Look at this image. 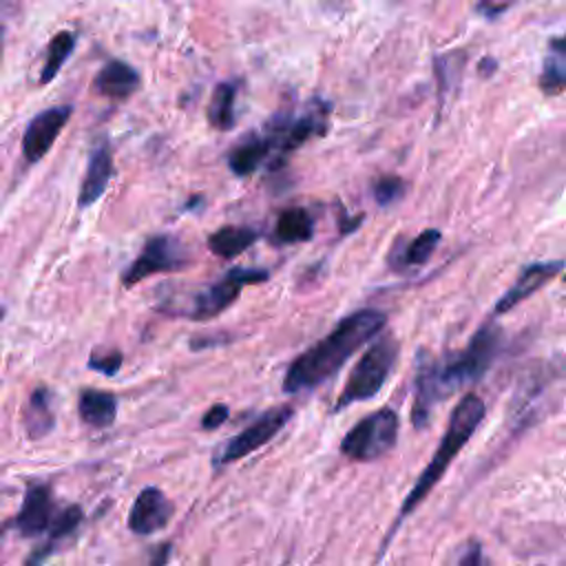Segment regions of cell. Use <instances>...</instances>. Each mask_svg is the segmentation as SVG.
Segmentation results:
<instances>
[{"instance_id":"8fae6325","label":"cell","mask_w":566,"mask_h":566,"mask_svg":"<svg viewBox=\"0 0 566 566\" xmlns=\"http://www.w3.org/2000/svg\"><path fill=\"white\" fill-rule=\"evenodd\" d=\"M175 513L172 502L168 495L157 486H146L137 493L130 513H128V528L135 535H153L168 526Z\"/></svg>"},{"instance_id":"f1b7e54d","label":"cell","mask_w":566,"mask_h":566,"mask_svg":"<svg viewBox=\"0 0 566 566\" xmlns=\"http://www.w3.org/2000/svg\"><path fill=\"white\" fill-rule=\"evenodd\" d=\"M458 566H484V555L480 542H469L458 559Z\"/></svg>"},{"instance_id":"52a82bcc","label":"cell","mask_w":566,"mask_h":566,"mask_svg":"<svg viewBox=\"0 0 566 566\" xmlns=\"http://www.w3.org/2000/svg\"><path fill=\"white\" fill-rule=\"evenodd\" d=\"M294 409L290 405H281V407H272L268 411H263L261 416H256L245 429H241L239 433H234L214 455V464L217 467H226L232 464L250 453H254L256 449L265 447L292 418Z\"/></svg>"},{"instance_id":"4316f807","label":"cell","mask_w":566,"mask_h":566,"mask_svg":"<svg viewBox=\"0 0 566 566\" xmlns=\"http://www.w3.org/2000/svg\"><path fill=\"white\" fill-rule=\"evenodd\" d=\"M405 192V181L398 177H382L374 184V197L380 206H389L398 201Z\"/></svg>"},{"instance_id":"4fadbf2b","label":"cell","mask_w":566,"mask_h":566,"mask_svg":"<svg viewBox=\"0 0 566 566\" xmlns=\"http://www.w3.org/2000/svg\"><path fill=\"white\" fill-rule=\"evenodd\" d=\"M564 268V261H537L522 270L517 281L502 294V298L495 303L493 312L504 314L513 310L517 303L528 298L533 292H537L544 283H548L553 276H557Z\"/></svg>"},{"instance_id":"3957f363","label":"cell","mask_w":566,"mask_h":566,"mask_svg":"<svg viewBox=\"0 0 566 566\" xmlns=\"http://www.w3.org/2000/svg\"><path fill=\"white\" fill-rule=\"evenodd\" d=\"M484 416H486V407L478 394H464L460 398V402L453 407V411L449 416L447 429H444L429 464L420 471L413 486L407 491L405 502L398 511V522L405 520L407 515H411L429 497L433 486L442 480V475L451 467L453 458L467 447L471 436L480 429Z\"/></svg>"},{"instance_id":"9a60e30c","label":"cell","mask_w":566,"mask_h":566,"mask_svg":"<svg viewBox=\"0 0 566 566\" xmlns=\"http://www.w3.org/2000/svg\"><path fill=\"white\" fill-rule=\"evenodd\" d=\"M93 86L104 97L126 99L139 88V73L124 60H108L97 71Z\"/></svg>"},{"instance_id":"7402d4cb","label":"cell","mask_w":566,"mask_h":566,"mask_svg":"<svg viewBox=\"0 0 566 566\" xmlns=\"http://www.w3.org/2000/svg\"><path fill=\"white\" fill-rule=\"evenodd\" d=\"M440 241V230L436 228H429L424 232H420L416 239H411L407 245H396V250L389 254V261L396 270H402V268H411V265H420L424 263L436 245Z\"/></svg>"},{"instance_id":"603a6c76","label":"cell","mask_w":566,"mask_h":566,"mask_svg":"<svg viewBox=\"0 0 566 566\" xmlns=\"http://www.w3.org/2000/svg\"><path fill=\"white\" fill-rule=\"evenodd\" d=\"M314 234V221L305 208H287L279 214L276 239L279 243H303Z\"/></svg>"},{"instance_id":"d6986e66","label":"cell","mask_w":566,"mask_h":566,"mask_svg":"<svg viewBox=\"0 0 566 566\" xmlns=\"http://www.w3.org/2000/svg\"><path fill=\"white\" fill-rule=\"evenodd\" d=\"M77 413L91 427H111L117 418V398L111 391L82 389L77 398Z\"/></svg>"},{"instance_id":"ba28073f","label":"cell","mask_w":566,"mask_h":566,"mask_svg":"<svg viewBox=\"0 0 566 566\" xmlns=\"http://www.w3.org/2000/svg\"><path fill=\"white\" fill-rule=\"evenodd\" d=\"M270 274L263 268H232L223 274V279H219L217 283H212L210 287H206L192 303L188 316L192 321H208L214 318L217 314H221L226 307H230L237 296L241 294L243 285L250 283H263L268 281Z\"/></svg>"},{"instance_id":"8992f818","label":"cell","mask_w":566,"mask_h":566,"mask_svg":"<svg viewBox=\"0 0 566 566\" xmlns=\"http://www.w3.org/2000/svg\"><path fill=\"white\" fill-rule=\"evenodd\" d=\"M400 418L396 409L380 407L360 418L340 440V453L354 462H374L387 455L398 440Z\"/></svg>"},{"instance_id":"44dd1931","label":"cell","mask_w":566,"mask_h":566,"mask_svg":"<svg viewBox=\"0 0 566 566\" xmlns=\"http://www.w3.org/2000/svg\"><path fill=\"white\" fill-rule=\"evenodd\" d=\"M539 86L546 95H557L566 88V33L551 40L539 75Z\"/></svg>"},{"instance_id":"7a4b0ae2","label":"cell","mask_w":566,"mask_h":566,"mask_svg":"<svg viewBox=\"0 0 566 566\" xmlns=\"http://www.w3.org/2000/svg\"><path fill=\"white\" fill-rule=\"evenodd\" d=\"M500 345H502L500 327L484 325L471 336L469 345L462 352L449 358L438 360L429 352H418L416 378H413L416 396L424 405L436 407L440 400L449 398L460 387L478 382L495 360Z\"/></svg>"},{"instance_id":"ffe728a7","label":"cell","mask_w":566,"mask_h":566,"mask_svg":"<svg viewBox=\"0 0 566 566\" xmlns=\"http://www.w3.org/2000/svg\"><path fill=\"white\" fill-rule=\"evenodd\" d=\"M256 239H259V232L254 228L223 226L208 237V248L221 259H234L241 252H245Z\"/></svg>"},{"instance_id":"83f0119b","label":"cell","mask_w":566,"mask_h":566,"mask_svg":"<svg viewBox=\"0 0 566 566\" xmlns=\"http://www.w3.org/2000/svg\"><path fill=\"white\" fill-rule=\"evenodd\" d=\"M228 416H230L228 405L217 402V405H212V407L201 416V427H203L206 431H212V429H217L219 424H223V422L228 420Z\"/></svg>"},{"instance_id":"7c38bea8","label":"cell","mask_w":566,"mask_h":566,"mask_svg":"<svg viewBox=\"0 0 566 566\" xmlns=\"http://www.w3.org/2000/svg\"><path fill=\"white\" fill-rule=\"evenodd\" d=\"M53 517H55L53 491L49 484L38 482L24 491V497L13 524L22 537H38L49 531Z\"/></svg>"},{"instance_id":"d4e9b609","label":"cell","mask_w":566,"mask_h":566,"mask_svg":"<svg viewBox=\"0 0 566 566\" xmlns=\"http://www.w3.org/2000/svg\"><path fill=\"white\" fill-rule=\"evenodd\" d=\"M73 49H75L73 31H60L51 38V42L46 46V55H44V66L40 71V84H49L51 80H55V75L64 66V62L69 60Z\"/></svg>"},{"instance_id":"30bf717a","label":"cell","mask_w":566,"mask_h":566,"mask_svg":"<svg viewBox=\"0 0 566 566\" xmlns=\"http://www.w3.org/2000/svg\"><path fill=\"white\" fill-rule=\"evenodd\" d=\"M71 106H51L40 111L24 128L22 135V155L29 164H38L55 144L57 135L71 119Z\"/></svg>"},{"instance_id":"2e32d148","label":"cell","mask_w":566,"mask_h":566,"mask_svg":"<svg viewBox=\"0 0 566 566\" xmlns=\"http://www.w3.org/2000/svg\"><path fill=\"white\" fill-rule=\"evenodd\" d=\"M111 177H113V155H111L108 146H97L91 153V159H88V166H86V172H84V179L80 186L77 203L82 208H88L91 203H95L104 195Z\"/></svg>"},{"instance_id":"836d02e7","label":"cell","mask_w":566,"mask_h":566,"mask_svg":"<svg viewBox=\"0 0 566 566\" xmlns=\"http://www.w3.org/2000/svg\"><path fill=\"white\" fill-rule=\"evenodd\" d=\"M0 40H2V31H0Z\"/></svg>"},{"instance_id":"9c48e42d","label":"cell","mask_w":566,"mask_h":566,"mask_svg":"<svg viewBox=\"0 0 566 566\" xmlns=\"http://www.w3.org/2000/svg\"><path fill=\"white\" fill-rule=\"evenodd\" d=\"M186 265V254L179 248V243L172 237L166 234H157L150 237L142 252L137 254V259L124 270L122 274V283L126 287L142 283L144 279L159 274V272H177Z\"/></svg>"},{"instance_id":"f546056e","label":"cell","mask_w":566,"mask_h":566,"mask_svg":"<svg viewBox=\"0 0 566 566\" xmlns=\"http://www.w3.org/2000/svg\"><path fill=\"white\" fill-rule=\"evenodd\" d=\"M170 544L166 542V544H161V546H157V551L153 553V557H150V564L148 566H168V559H170Z\"/></svg>"},{"instance_id":"1f68e13d","label":"cell","mask_w":566,"mask_h":566,"mask_svg":"<svg viewBox=\"0 0 566 566\" xmlns=\"http://www.w3.org/2000/svg\"><path fill=\"white\" fill-rule=\"evenodd\" d=\"M2 42V40H0ZM0 53H2V44H0Z\"/></svg>"},{"instance_id":"6da1fadb","label":"cell","mask_w":566,"mask_h":566,"mask_svg":"<svg viewBox=\"0 0 566 566\" xmlns=\"http://www.w3.org/2000/svg\"><path fill=\"white\" fill-rule=\"evenodd\" d=\"M387 323L378 310H358L345 316L325 338L296 356L285 376L283 391L298 394L329 380L365 343H369Z\"/></svg>"},{"instance_id":"d6a6232c","label":"cell","mask_w":566,"mask_h":566,"mask_svg":"<svg viewBox=\"0 0 566 566\" xmlns=\"http://www.w3.org/2000/svg\"><path fill=\"white\" fill-rule=\"evenodd\" d=\"M0 533H2V524H0Z\"/></svg>"},{"instance_id":"4dcf8cb0","label":"cell","mask_w":566,"mask_h":566,"mask_svg":"<svg viewBox=\"0 0 566 566\" xmlns=\"http://www.w3.org/2000/svg\"><path fill=\"white\" fill-rule=\"evenodd\" d=\"M436 66H442V71H447V69L451 66V60H449V55H444L442 60H438V64H436ZM440 82H442V93H444V88H447V84H449L451 80H449V75H447V73H442V75H440Z\"/></svg>"},{"instance_id":"ac0fdd59","label":"cell","mask_w":566,"mask_h":566,"mask_svg":"<svg viewBox=\"0 0 566 566\" xmlns=\"http://www.w3.org/2000/svg\"><path fill=\"white\" fill-rule=\"evenodd\" d=\"M53 427H55L53 394L49 387H38L31 391L29 402L24 407V431L31 440H40L49 436Z\"/></svg>"},{"instance_id":"5bb4252c","label":"cell","mask_w":566,"mask_h":566,"mask_svg":"<svg viewBox=\"0 0 566 566\" xmlns=\"http://www.w3.org/2000/svg\"><path fill=\"white\" fill-rule=\"evenodd\" d=\"M84 513L77 504H69L64 506L60 513H55L49 531H46V539L33 548V553L24 559V566H44V562L55 553V548L77 531L80 522H82Z\"/></svg>"},{"instance_id":"484cf974","label":"cell","mask_w":566,"mask_h":566,"mask_svg":"<svg viewBox=\"0 0 566 566\" xmlns=\"http://www.w3.org/2000/svg\"><path fill=\"white\" fill-rule=\"evenodd\" d=\"M122 352L119 349H108V352H93L88 358V369L99 371L104 376H115L122 367Z\"/></svg>"},{"instance_id":"cb8c5ba5","label":"cell","mask_w":566,"mask_h":566,"mask_svg":"<svg viewBox=\"0 0 566 566\" xmlns=\"http://www.w3.org/2000/svg\"><path fill=\"white\" fill-rule=\"evenodd\" d=\"M234 97L237 88L230 82H221L214 86L210 104H208V122L219 130H230L237 122L234 117Z\"/></svg>"},{"instance_id":"277c9868","label":"cell","mask_w":566,"mask_h":566,"mask_svg":"<svg viewBox=\"0 0 566 566\" xmlns=\"http://www.w3.org/2000/svg\"><path fill=\"white\" fill-rule=\"evenodd\" d=\"M566 382L564 360H537L520 378L511 398V427L526 429L548 413V407L557 402Z\"/></svg>"},{"instance_id":"5b68a950","label":"cell","mask_w":566,"mask_h":566,"mask_svg":"<svg viewBox=\"0 0 566 566\" xmlns=\"http://www.w3.org/2000/svg\"><path fill=\"white\" fill-rule=\"evenodd\" d=\"M398 360V343L394 336H382L358 358L349 371L340 396L336 398L334 411H340L354 402L371 400L387 382Z\"/></svg>"},{"instance_id":"e0dca14e","label":"cell","mask_w":566,"mask_h":566,"mask_svg":"<svg viewBox=\"0 0 566 566\" xmlns=\"http://www.w3.org/2000/svg\"><path fill=\"white\" fill-rule=\"evenodd\" d=\"M274 144L272 139L265 135H248L245 139H241L228 155V166L237 177H248L252 175L272 153Z\"/></svg>"}]
</instances>
